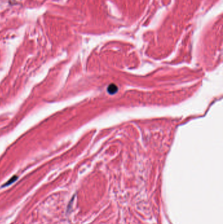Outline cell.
Segmentation results:
<instances>
[{
	"mask_svg": "<svg viewBox=\"0 0 223 224\" xmlns=\"http://www.w3.org/2000/svg\"><path fill=\"white\" fill-rule=\"evenodd\" d=\"M16 179H17V176H14V177H13V178H11V179H10V180H9V181H8L7 182V183H5V184H4L3 186V187L8 186L9 185H10V184H13V182H14Z\"/></svg>",
	"mask_w": 223,
	"mask_h": 224,
	"instance_id": "obj_1",
	"label": "cell"
}]
</instances>
